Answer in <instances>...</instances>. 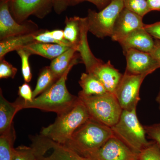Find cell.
I'll return each instance as SVG.
<instances>
[{
  "label": "cell",
  "mask_w": 160,
  "mask_h": 160,
  "mask_svg": "<svg viewBox=\"0 0 160 160\" xmlns=\"http://www.w3.org/2000/svg\"><path fill=\"white\" fill-rule=\"evenodd\" d=\"M144 28L151 36L160 40V22L149 25H145Z\"/></svg>",
  "instance_id": "33"
},
{
  "label": "cell",
  "mask_w": 160,
  "mask_h": 160,
  "mask_svg": "<svg viewBox=\"0 0 160 160\" xmlns=\"http://www.w3.org/2000/svg\"><path fill=\"white\" fill-rule=\"evenodd\" d=\"M18 69L4 58L0 60V78H14Z\"/></svg>",
  "instance_id": "29"
},
{
  "label": "cell",
  "mask_w": 160,
  "mask_h": 160,
  "mask_svg": "<svg viewBox=\"0 0 160 160\" xmlns=\"http://www.w3.org/2000/svg\"><path fill=\"white\" fill-rule=\"evenodd\" d=\"M124 54L126 58L127 73L148 76L160 68L159 62L150 52L129 49Z\"/></svg>",
  "instance_id": "12"
},
{
  "label": "cell",
  "mask_w": 160,
  "mask_h": 160,
  "mask_svg": "<svg viewBox=\"0 0 160 160\" xmlns=\"http://www.w3.org/2000/svg\"><path fill=\"white\" fill-rule=\"evenodd\" d=\"M138 154L113 135L99 149L81 155L91 160H138Z\"/></svg>",
  "instance_id": "9"
},
{
  "label": "cell",
  "mask_w": 160,
  "mask_h": 160,
  "mask_svg": "<svg viewBox=\"0 0 160 160\" xmlns=\"http://www.w3.org/2000/svg\"><path fill=\"white\" fill-rule=\"evenodd\" d=\"M146 134L160 147V123L144 126Z\"/></svg>",
  "instance_id": "30"
},
{
  "label": "cell",
  "mask_w": 160,
  "mask_h": 160,
  "mask_svg": "<svg viewBox=\"0 0 160 160\" xmlns=\"http://www.w3.org/2000/svg\"><path fill=\"white\" fill-rule=\"evenodd\" d=\"M79 83L82 89L79 92L87 96L100 95L108 92L100 80L92 73H82Z\"/></svg>",
  "instance_id": "20"
},
{
  "label": "cell",
  "mask_w": 160,
  "mask_h": 160,
  "mask_svg": "<svg viewBox=\"0 0 160 160\" xmlns=\"http://www.w3.org/2000/svg\"><path fill=\"white\" fill-rule=\"evenodd\" d=\"M79 57L80 55L78 53L65 73L49 89L33 98L32 101L26 102L22 98H18L15 102L20 110L33 108L55 112L59 115L72 107L77 102L78 97L69 92L66 87V82L72 68L78 63Z\"/></svg>",
  "instance_id": "1"
},
{
  "label": "cell",
  "mask_w": 160,
  "mask_h": 160,
  "mask_svg": "<svg viewBox=\"0 0 160 160\" xmlns=\"http://www.w3.org/2000/svg\"><path fill=\"white\" fill-rule=\"evenodd\" d=\"M119 43L122 48L123 53L129 49L150 52L154 47V40L142 28L132 32Z\"/></svg>",
  "instance_id": "15"
},
{
  "label": "cell",
  "mask_w": 160,
  "mask_h": 160,
  "mask_svg": "<svg viewBox=\"0 0 160 160\" xmlns=\"http://www.w3.org/2000/svg\"></svg>",
  "instance_id": "38"
},
{
  "label": "cell",
  "mask_w": 160,
  "mask_h": 160,
  "mask_svg": "<svg viewBox=\"0 0 160 160\" xmlns=\"http://www.w3.org/2000/svg\"><path fill=\"white\" fill-rule=\"evenodd\" d=\"M55 11L60 14L69 6L68 0H51Z\"/></svg>",
  "instance_id": "34"
},
{
  "label": "cell",
  "mask_w": 160,
  "mask_h": 160,
  "mask_svg": "<svg viewBox=\"0 0 160 160\" xmlns=\"http://www.w3.org/2000/svg\"><path fill=\"white\" fill-rule=\"evenodd\" d=\"M124 8L123 0H112L99 12L89 9L86 17L89 32L99 38L111 37L116 21Z\"/></svg>",
  "instance_id": "6"
},
{
  "label": "cell",
  "mask_w": 160,
  "mask_h": 160,
  "mask_svg": "<svg viewBox=\"0 0 160 160\" xmlns=\"http://www.w3.org/2000/svg\"><path fill=\"white\" fill-rule=\"evenodd\" d=\"M77 48L72 47L52 61L50 67L55 75L58 78L66 71L76 56Z\"/></svg>",
  "instance_id": "21"
},
{
  "label": "cell",
  "mask_w": 160,
  "mask_h": 160,
  "mask_svg": "<svg viewBox=\"0 0 160 160\" xmlns=\"http://www.w3.org/2000/svg\"><path fill=\"white\" fill-rule=\"evenodd\" d=\"M112 0H68L69 6H75L85 1L92 3L97 6L98 9H102L109 5Z\"/></svg>",
  "instance_id": "32"
},
{
  "label": "cell",
  "mask_w": 160,
  "mask_h": 160,
  "mask_svg": "<svg viewBox=\"0 0 160 160\" xmlns=\"http://www.w3.org/2000/svg\"><path fill=\"white\" fill-rule=\"evenodd\" d=\"M82 102L92 118L111 127L115 125L123 109L113 93L107 92L100 95L87 96L79 92Z\"/></svg>",
  "instance_id": "5"
},
{
  "label": "cell",
  "mask_w": 160,
  "mask_h": 160,
  "mask_svg": "<svg viewBox=\"0 0 160 160\" xmlns=\"http://www.w3.org/2000/svg\"><path fill=\"white\" fill-rule=\"evenodd\" d=\"M58 79L55 75L49 66L43 68L39 75L36 86L33 91V98L49 89Z\"/></svg>",
  "instance_id": "23"
},
{
  "label": "cell",
  "mask_w": 160,
  "mask_h": 160,
  "mask_svg": "<svg viewBox=\"0 0 160 160\" xmlns=\"http://www.w3.org/2000/svg\"><path fill=\"white\" fill-rule=\"evenodd\" d=\"M113 136L110 127L90 118L64 145L82 155L99 149Z\"/></svg>",
  "instance_id": "3"
},
{
  "label": "cell",
  "mask_w": 160,
  "mask_h": 160,
  "mask_svg": "<svg viewBox=\"0 0 160 160\" xmlns=\"http://www.w3.org/2000/svg\"><path fill=\"white\" fill-rule=\"evenodd\" d=\"M150 11H160V0H147Z\"/></svg>",
  "instance_id": "36"
},
{
  "label": "cell",
  "mask_w": 160,
  "mask_h": 160,
  "mask_svg": "<svg viewBox=\"0 0 160 160\" xmlns=\"http://www.w3.org/2000/svg\"><path fill=\"white\" fill-rule=\"evenodd\" d=\"M36 160L34 149L31 146H19L15 148L12 160Z\"/></svg>",
  "instance_id": "28"
},
{
  "label": "cell",
  "mask_w": 160,
  "mask_h": 160,
  "mask_svg": "<svg viewBox=\"0 0 160 160\" xmlns=\"http://www.w3.org/2000/svg\"><path fill=\"white\" fill-rule=\"evenodd\" d=\"M21 58L22 61V72L23 79L26 83H29L32 78L31 68L29 65V58L31 54L24 48L16 51Z\"/></svg>",
  "instance_id": "26"
},
{
  "label": "cell",
  "mask_w": 160,
  "mask_h": 160,
  "mask_svg": "<svg viewBox=\"0 0 160 160\" xmlns=\"http://www.w3.org/2000/svg\"><path fill=\"white\" fill-rule=\"evenodd\" d=\"M90 118L86 106L78 98L70 109L58 115L54 122L43 128L40 134L65 145L74 132Z\"/></svg>",
  "instance_id": "2"
},
{
  "label": "cell",
  "mask_w": 160,
  "mask_h": 160,
  "mask_svg": "<svg viewBox=\"0 0 160 160\" xmlns=\"http://www.w3.org/2000/svg\"><path fill=\"white\" fill-rule=\"evenodd\" d=\"M138 160H160V147L152 141L138 154Z\"/></svg>",
  "instance_id": "27"
},
{
  "label": "cell",
  "mask_w": 160,
  "mask_h": 160,
  "mask_svg": "<svg viewBox=\"0 0 160 160\" xmlns=\"http://www.w3.org/2000/svg\"><path fill=\"white\" fill-rule=\"evenodd\" d=\"M9 9L15 20L20 23L30 16L42 18L53 8L51 0H8Z\"/></svg>",
  "instance_id": "11"
},
{
  "label": "cell",
  "mask_w": 160,
  "mask_h": 160,
  "mask_svg": "<svg viewBox=\"0 0 160 160\" xmlns=\"http://www.w3.org/2000/svg\"><path fill=\"white\" fill-rule=\"evenodd\" d=\"M18 94L25 102H31L33 99V91L28 83L25 82L19 87Z\"/></svg>",
  "instance_id": "31"
},
{
  "label": "cell",
  "mask_w": 160,
  "mask_h": 160,
  "mask_svg": "<svg viewBox=\"0 0 160 160\" xmlns=\"http://www.w3.org/2000/svg\"><path fill=\"white\" fill-rule=\"evenodd\" d=\"M16 139V133L13 124L8 130L0 136V160L13 159Z\"/></svg>",
  "instance_id": "22"
},
{
  "label": "cell",
  "mask_w": 160,
  "mask_h": 160,
  "mask_svg": "<svg viewBox=\"0 0 160 160\" xmlns=\"http://www.w3.org/2000/svg\"><path fill=\"white\" fill-rule=\"evenodd\" d=\"M110 128L115 137L138 153L151 143L146 139V130L139 121L136 109L123 110L117 123Z\"/></svg>",
  "instance_id": "4"
},
{
  "label": "cell",
  "mask_w": 160,
  "mask_h": 160,
  "mask_svg": "<svg viewBox=\"0 0 160 160\" xmlns=\"http://www.w3.org/2000/svg\"><path fill=\"white\" fill-rule=\"evenodd\" d=\"M80 38L77 52H79L82 62L86 66V72L91 73L97 66L103 62L93 55L89 48L87 39L89 29L86 17L80 18Z\"/></svg>",
  "instance_id": "14"
},
{
  "label": "cell",
  "mask_w": 160,
  "mask_h": 160,
  "mask_svg": "<svg viewBox=\"0 0 160 160\" xmlns=\"http://www.w3.org/2000/svg\"><path fill=\"white\" fill-rule=\"evenodd\" d=\"M80 17H66L64 30V37L72 46L78 49L80 38Z\"/></svg>",
  "instance_id": "24"
},
{
  "label": "cell",
  "mask_w": 160,
  "mask_h": 160,
  "mask_svg": "<svg viewBox=\"0 0 160 160\" xmlns=\"http://www.w3.org/2000/svg\"><path fill=\"white\" fill-rule=\"evenodd\" d=\"M150 53L160 64V40H154V47Z\"/></svg>",
  "instance_id": "35"
},
{
  "label": "cell",
  "mask_w": 160,
  "mask_h": 160,
  "mask_svg": "<svg viewBox=\"0 0 160 160\" xmlns=\"http://www.w3.org/2000/svg\"><path fill=\"white\" fill-rule=\"evenodd\" d=\"M0 91V133L2 134L11 127L15 115L20 110L15 102L7 101L3 96L2 89Z\"/></svg>",
  "instance_id": "19"
},
{
  "label": "cell",
  "mask_w": 160,
  "mask_h": 160,
  "mask_svg": "<svg viewBox=\"0 0 160 160\" xmlns=\"http://www.w3.org/2000/svg\"><path fill=\"white\" fill-rule=\"evenodd\" d=\"M156 101L158 103V105L159 109L160 110V88L159 91L158 93L157 96L156 98Z\"/></svg>",
  "instance_id": "37"
},
{
  "label": "cell",
  "mask_w": 160,
  "mask_h": 160,
  "mask_svg": "<svg viewBox=\"0 0 160 160\" xmlns=\"http://www.w3.org/2000/svg\"><path fill=\"white\" fill-rule=\"evenodd\" d=\"M125 8L143 17L150 12L147 0H123Z\"/></svg>",
  "instance_id": "25"
},
{
  "label": "cell",
  "mask_w": 160,
  "mask_h": 160,
  "mask_svg": "<svg viewBox=\"0 0 160 160\" xmlns=\"http://www.w3.org/2000/svg\"><path fill=\"white\" fill-rule=\"evenodd\" d=\"M37 160H91L41 134L31 138Z\"/></svg>",
  "instance_id": "7"
},
{
  "label": "cell",
  "mask_w": 160,
  "mask_h": 160,
  "mask_svg": "<svg viewBox=\"0 0 160 160\" xmlns=\"http://www.w3.org/2000/svg\"><path fill=\"white\" fill-rule=\"evenodd\" d=\"M70 48L58 44L35 42L23 48L31 55H38L49 59L53 60Z\"/></svg>",
  "instance_id": "17"
},
{
  "label": "cell",
  "mask_w": 160,
  "mask_h": 160,
  "mask_svg": "<svg viewBox=\"0 0 160 160\" xmlns=\"http://www.w3.org/2000/svg\"><path fill=\"white\" fill-rule=\"evenodd\" d=\"M143 17L124 8L115 23L112 40L119 42L136 29L144 28Z\"/></svg>",
  "instance_id": "13"
},
{
  "label": "cell",
  "mask_w": 160,
  "mask_h": 160,
  "mask_svg": "<svg viewBox=\"0 0 160 160\" xmlns=\"http://www.w3.org/2000/svg\"><path fill=\"white\" fill-rule=\"evenodd\" d=\"M38 31L34 33L16 36L1 40L0 60L4 58V56L9 52L15 50L17 51L18 49L36 42L34 35Z\"/></svg>",
  "instance_id": "18"
},
{
  "label": "cell",
  "mask_w": 160,
  "mask_h": 160,
  "mask_svg": "<svg viewBox=\"0 0 160 160\" xmlns=\"http://www.w3.org/2000/svg\"><path fill=\"white\" fill-rule=\"evenodd\" d=\"M38 31L36 24L31 21L22 23L17 22L9 9V1L1 0L0 3V39L16 36L34 33Z\"/></svg>",
  "instance_id": "10"
},
{
  "label": "cell",
  "mask_w": 160,
  "mask_h": 160,
  "mask_svg": "<svg viewBox=\"0 0 160 160\" xmlns=\"http://www.w3.org/2000/svg\"><path fill=\"white\" fill-rule=\"evenodd\" d=\"M91 73L100 80L106 91L113 94H114L123 75L112 65L110 61L98 65Z\"/></svg>",
  "instance_id": "16"
},
{
  "label": "cell",
  "mask_w": 160,
  "mask_h": 160,
  "mask_svg": "<svg viewBox=\"0 0 160 160\" xmlns=\"http://www.w3.org/2000/svg\"><path fill=\"white\" fill-rule=\"evenodd\" d=\"M147 76L125 72L114 94L123 110L136 109L140 100V87Z\"/></svg>",
  "instance_id": "8"
}]
</instances>
